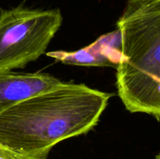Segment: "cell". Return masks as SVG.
<instances>
[{
	"label": "cell",
	"instance_id": "5",
	"mask_svg": "<svg viewBox=\"0 0 160 159\" xmlns=\"http://www.w3.org/2000/svg\"><path fill=\"white\" fill-rule=\"evenodd\" d=\"M62 81L42 73L0 71V113L17 103L53 88Z\"/></svg>",
	"mask_w": 160,
	"mask_h": 159
},
{
	"label": "cell",
	"instance_id": "2",
	"mask_svg": "<svg viewBox=\"0 0 160 159\" xmlns=\"http://www.w3.org/2000/svg\"><path fill=\"white\" fill-rule=\"evenodd\" d=\"M118 95L131 113L160 117V0H128L117 23Z\"/></svg>",
	"mask_w": 160,
	"mask_h": 159
},
{
	"label": "cell",
	"instance_id": "6",
	"mask_svg": "<svg viewBox=\"0 0 160 159\" xmlns=\"http://www.w3.org/2000/svg\"><path fill=\"white\" fill-rule=\"evenodd\" d=\"M0 159H38L31 156L20 154L0 145Z\"/></svg>",
	"mask_w": 160,
	"mask_h": 159
},
{
	"label": "cell",
	"instance_id": "4",
	"mask_svg": "<svg viewBox=\"0 0 160 159\" xmlns=\"http://www.w3.org/2000/svg\"><path fill=\"white\" fill-rule=\"evenodd\" d=\"M47 55L67 65L117 69L120 58V31L117 28L103 34L93 43L78 51H50Z\"/></svg>",
	"mask_w": 160,
	"mask_h": 159
},
{
	"label": "cell",
	"instance_id": "7",
	"mask_svg": "<svg viewBox=\"0 0 160 159\" xmlns=\"http://www.w3.org/2000/svg\"><path fill=\"white\" fill-rule=\"evenodd\" d=\"M154 159H160V154H158L156 156V157H155Z\"/></svg>",
	"mask_w": 160,
	"mask_h": 159
},
{
	"label": "cell",
	"instance_id": "1",
	"mask_svg": "<svg viewBox=\"0 0 160 159\" xmlns=\"http://www.w3.org/2000/svg\"><path fill=\"white\" fill-rule=\"evenodd\" d=\"M112 95L85 84L62 82L0 113V145L47 159L59 142L92 130Z\"/></svg>",
	"mask_w": 160,
	"mask_h": 159
},
{
	"label": "cell",
	"instance_id": "3",
	"mask_svg": "<svg viewBox=\"0 0 160 159\" xmlns=\"http://www.w3.org/2000/svg\"><path fill=\"white\" fill-rule=\"evenodd\" d=\"M62 23L59 9L23 5L0 10V71L24 68L44 54Z\"/></svg>",
	"mask_w": 160,
	"mask_h": 159
}]
</instances>
